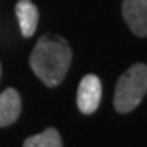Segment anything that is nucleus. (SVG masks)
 <instances>
[{
  "label": "nucleus",
  "instance_id": "0eeeda50",
  "mask_svg": "<svg viewBox=\"0 0 147 147\" xmlns=\"http://www.w3.org/2000/svg\"><path fill=\"white\" fill-rule=\"evenodd\" d=\"M23 147H62V139H61L57 129L49 127L41 134L28 137L23 142Z\"/></svg>",
  "mask_w": 147,
  "mask_h": 147
},
{
  "label": "nucleus",
  "instance_id": "f257e3e1",
  "mask_svg": "<svg viewBox=\"0 0 147 147\" xmlns=\"http://www.w3.org/2000/svg\"><path fill=\"white\" fill-rule=\"evenodd\" d=\"M72 61V51L62 38L44 34L38 39L30 56L33 72L47 87H56L64 80Z\"/></svg>",
  "mask_w": 147,
  "mask_h": 147
},
{
  "label": "nucleus",
  "instance_id": "39448f33",
  "mask_svg": "<svg viewBox=\"0 0 147 147\" xmlns=\"http://www.w3.org/2000/svg\"><path fill=\"white\" fill-rule=\"evenodd\" d=\"M21 113V98L15 88H5L0 93V127L13 124Z\"/></svg>",
  "mask_w": 147,
  "mask_h": 147
},
{
  "label": "nucleus",
  "instance_id": "f03ea898",
  "mask_svg": "<svg viewBox=\"0 0 147 147\" xmlns=\"http://www.w3.org/2000/svg\"><path fill=\"white\" fill-rule=\"evenodd\" d=\"M147 93V65L134 64L118 80L115 92V108L118 113H129Z\"/></svg>",
  "mask_w": 147,
  "mask_h": 147
},
{
  "label": "nucleus",
  "instance_id": "6e6552de",
  "mask_svg": "<svg viewBox=\"0 0 147 147\" xmlns=\"http://www.w3.org/2000/svg\"><path fill=\"white\" fill-rule=\"evenodd\" d=\"M0 74H2V67H0Z\"/></svg>",
  "mask_w": 147,
  "mask_h": 147
},
{
  "label": "nucleus",
  "instance_id": "20e7f679",
  "mask_svg": "<svg viewBox=\"0 0 147 147\" xmlns=\"http://www.w3.org/2000/svg\"><path fill=\"white\" fill-rule=\"evenodd\" d=\"M123 16L137 36H147V0H123Z\"/></svg>",
  "mask_w": 147,
  "mask_h": 147
},
{
  "label": "nucleus",
  "instance_id": "7ed1b4c3",
  "mask_svg": "<svg viewBox=\"0 0 147 147\" xmlns=\"http://www.w3.org/2000/svg\"><path fill=\"white\" fill-rule=\"evenodd\" d=\"M101 101V82L100 79L88 74L80 80L77 90V105L84 115H92L96 111Z\"/></svg>",
  "mask_w": 147,
  "mask_h": 147
},
{
  "label": "nucleus",
  "instance_id": "423d86ee",
  "mask_svg": "<svg viewBox=\"0 0 147 147\" xmlns=\"http://www.w3.org/2000/svg\"><path fill=\"white\" fill-rule=\"evenodd\" d=\"M15 13L20 23L21 34L25 38H30L34 34L39 20V11L38 7L33 3L31 0H18L15 5Z\"/></svg>",
  "mask_w": 147,
  "mask_h": 147
}]
</instances>
